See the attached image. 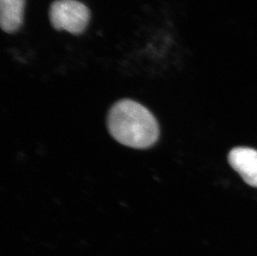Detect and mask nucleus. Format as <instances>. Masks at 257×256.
I'll use <instances>...</instances> for the list:
<instances>
[{
  "label": "nucleus",
  "mask_w": 257,
  "mask_h": 256,
  "mask_svg": "<svg viewBox=\"0 0 257 256\" xmlns=\"http://www.w3.org/2000/svg\"><path fill=\"white\" fill-rule=\"evenodd\" d=\"M90 10L78 0H55L49 8V20L58 31L80 34L90 21Z\"/></svg>",
  "instance_id": "f03ea898"
},
{
  "label": "nucleus",
  "mask_w": 257,
  "mask_h": 256,
  "mask_svg": "<svg viewBox=\"0 0 257 256\" xmlns=\"http://www.w3.org/2000/svg\"><path fill=\"white\" fill-rule=\"evenodd\" d=\"M228 162L245 183L257 187V151L253 148H233L228 155Z\"/></svg>",
  "instance_id": "7ed1b4c3"
},
{
  "label": "nucleus",
  "mask_w": 257,
  "mask_h": 256,
  "mask_svg": "<svg viewBox=\"0 0 257 256\" xmlns=\"http://www.w3.org/2000/svg\"><path fill=\"white\" fill-rule=\"evenodd\" d=\"M26 0H0V25L3 31L14 34L24 22Z\"/></svg>",
  "instance_id": "20e7f679"
},
{
  "label": "nucleus",
  "mask_w": 257,
  "mask_h": 256,
  "mask_svg": "<svg viewBox=\"0 0 257 256\" xmlns=\"http://www.w3.org/2000/svg\"><path fill=\"white\" fill-rule=\"evenodd\" d=\"M107 126L112 138L129 148H150L159 137V126L154 116L133 100H121L112 106Z\"/></svg>",
  "instance_id": "f257e3e1"
}]
</instances>
